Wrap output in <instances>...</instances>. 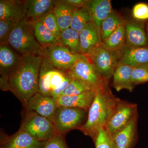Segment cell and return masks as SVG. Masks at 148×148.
<instances>
[{
	"label": "cell",
	"mask_w": 148,
	"mask_h": 148,
	"mask_svg": "<svg viewBox=\"0 0 148 148\" xmlns=\"http://www.w3.org/2000/svg\"><path fill=\"white\" fill-rule=\"evenodd\" d=\"M26 17L24 2L11 0L0 1V20L19 21Z\"/></svg>",
	"instance_id": "d6986e66"
},
{
	"label": "cell",
	"mask_w": 148,
	"mask_h": 148,
	"mask_svg": "<svg viewBox=\"0 0 148 148\" xmlns=\"http://www.w3.org/2000/svg\"><path fill=\"white\" fill-rule=\"evenodd\" d=\"M22 56L18 55L8 45L0 46V72L2 77L7 75L20 63Z\"/></svg>",
	"instance_id": "44dd1931"
},
{
	"label": "cell",
	"mask_w": 148,
	"mask_h": 148,
	"mask_svg": "<svg viewBox=\"0 0 148 148\" xmlns=\"http://www.w3.org/2000/svg\"><path fill=\"white\" fill-rule=\"evenodd\" d=\"M125 45L129 48L148 47V39L144 22L130 21L125 24Z\"/></svg>",
	"instance_id": "5bb4252c"
},
{
	"label": "cell",
	"mask_w": 148,
	"mask_h": 148,
	"mask_svg": "<svg viewBox=\"0 0 148 148\" xmlns=\"http://www.w3.org/2000/svg\"><path fill=\"white\" fill-rule=\"evenodd\" d=\"M20 128L37 140L44 142L47 141L56 131L50 119L33 111H25Z\"/></svg>",
	"instance_id": "52a82bcc"
},
{
	"label": "cell",
	"mask_w": 148,
	"mask_h": 148,
	"mask_svg": "<svg viewBox=\"0 0 148 148\" xmlns=\"http://www.w3.org/2000/svg\"><path fill=\"white\" fill-rule=\"evenodd\" d=\"M125 23L120 26L107 40L103 42V46L110 50H123L125 46Z\"/></svg>",
	"instance_id": "4316f807"
},
{
	"label": "cell",
	"mask_w": 148,
	"mask_h": 148,
	"mask_svg": "<svg viewBox=\"0 0 148 148\" xmlns=\"http://www.w3.org/2000/svg\"><path fill=\"white\" fill-rule=\"evenodd\" d=\"M92 140L95 148H116L111 136L105 129L99 130Z\"/></svg>",
	"instance_id": "1f68e13d"
},
{
	"label": "cell",
	"mask_w": 148,
	"mask_h": 148,
	"mask_svg": "<svg viewBox=\"0 0 148 148\" xmlns=\"http://www.w3.org/2000/svg\"><path fill=\"white\" fill-rule=\"evenodd\" d=\"M8 44L21 56H42V47L34 35L32 20L27 17L17 22L10 35Z\"/></svg>",
	"instance_id": "3957f363"
},
{
	"label": "cell",
	"mask_w": 148,
	"mask_h": 148,
	"mask_svg": "<svg viewBox=\"0 0 148 148\" xmlns=\"http://www.w3.org/2000/svg\"><path fill=\"white\" fill-rule=\"evenodd\" d=\"M88 111L83 109L58 107L53 115L55 131L65 136L74 129H79L87 121Z\"/></svg>",
	"instance_id": "5b68a950"
},
{
	"label": "cell",
	"mask_w": 148,
	"mask_h": 148,
	"mask_svg": "<svg viewBox=\"0 0 148 148\" xmlns=\"http://www.w3.org/2000/svg\"><path fill=\"white\" fill-rule=\"evenodd\" d=\"M58 107L53 98L38 92L30 98L24 108L25 111L35 112L52 121L54 113Z\"/></svg>",
	"instance_id": "7c38bea8"
},
{
	"label": "cell",
	"mask_w": 148,
	"mask_h": 148,
	"mask_svg": "<svg viewBox=\"0 0 148 148\" xmlns=\"http://www.w3.org/2000/svg\"><path fill=\"white\" fill-rule=\"evenodd\" d=\"M69 76V71L56 69L43 57L39 79V92L51 97L52 92L63 85Z\"/></svg>",
	"instance_id": "8992f818"
},
{
	"label": "cell",
	"mask_w": 148,
	"mask_h": 148,
	"mask_svg": "<svg viewBox=\"0 0 148 148\" xmlns=\"http://www.w3.org/2000/svg\"><path fill=\"white\" fill-rule=\"evenodd\" d=\"M69 72L73 77L84 82L97 90L108 87V81L104 79L98 74L86 56L79 60Z\"/></svg>",
	"instance_id": "30bf717a"
},
{
	"label": "cell",
	"mask_w": 148,
	"mask_h": 148,
	"mask_svg": "<svg viewBox=\"0 0 148 148\" xmlns=\"http://www.w3.org/2000/svg\"><path fill=\"white\" fill-rule=\"evenodd\" d=\"M122 50H110L103 45L94 49L87 56L98 74L109 81L120 63Z\"/></svg>",
	"instance_id": "277c9868"
},
{
	"label": "cell",
	"mask_w": 148,
	"mask_h": 148,
	"mask_svg": "<svg viewBox=\"0 0 148 148\" xmlns=\"http://www.w3.org/2000/svg\"><path fill=\"white\" fill-rule=\"evenodd\" d=\"M116 99L108 87L97 90L88 110L87 121L79 130L93 140L99 130L106 129L114 109Z\"/></svg>",
	"instance_id": "7a4b0ae2"
},
{
	"label": "cell",
	"mask_w": 148,
	"mask_h": 148,
	"mask_svg": "<svg viewBox=\"0 0 148 148\" xmlns=\"http://www.w3.org/2000/svg\"><path fill=\"white\" fill-rule=\"evenodd\" d=\"M132 81L135 86L148 82V69L134 68L132 71Z\"/></svg>",
	"instance_id": "e575fe53"
},
{
	"label": "cell",
	"mask_w": 148,
	"mask_h": 148,
	"mask_svg": "<svg viewBox=\"0 0 148 148\" xmlns=\"http://www.w3.org/2000/svg\"><path fill=\"white\" fill-rule=\"evenodd\" d=\"M146 31H147V36L148 39V22H147L146 24Z\"/></svg>",
	"instance_id": "8d00e7d4"
},
{
	"label": "cell",
	"mask_w": 148,
	"mask_h": 148,
	"mask_svg": "<svg viewBox=\"0 0 148 148\" xmlns=\"http://www.w3.org/2000/svg\"><path fill=\"white\" fill-rule=\"evenodd\" d=\"M60 40L61 45L69 49L72 53L82 54L79 32L69 28L61 32Z\"/></svg>",
	"instance_id": "484cf974"
},
{
	"label": "cell",
	"mask_w": 148,
	"mask_h": 148,
	"mask_svg": "<svg viewBox=\"0 0 148 148\" xmlns=\"http://www.w3.org/2000/svg\"><path fill=\"white\" fill-rule=\"evenodd\" d=\"M56 1L52 0H29L24 1L26 17L37 19L52 10Z\"/></svg>",
	"instance_id": "7402d4cb"
},
{
	"label": "cell",
	"mask_w": 148,
	"mask_h": 148,
	"mask_svg": "<svg viewBox=\"0 0 148 148\" xmlns=\"http://www.w3.org/2000/svg\"><path fill=\"white\" fill-rule=\"evenodd\" d=\"M96 91H89L78 95H62L55 100L58 107L76 108L88 111Z\"/></svg>",
	"instance_id": "e0dca14e"
},
{
	"label": "cell",
	"mask_w": 148,
	"mask_h": 148,
	"mask_svg": "<svg viewBox=\"0 0 148 148\" xmlns=\"http://www.w3.org/2000/svg\"><path fill=\"white\" fill-rule=\"evenodd\" d=\"M65 1L75 8L82 7L87 5L89 1L85 0H66Z\"/></svg>",
	"instance_id": "d590c367"
},
{
	"label": "cell",
	"mask_w": 148,
	"mask_h": 148,
	"mask_svg": "<svg viewBox=\"0 0 148 148\" xmlns=\"http://www.w3.org/2000/svg\"><path fill=\"white\" fill-rule=\"evenodd\" d=\"M81 52L88 56L103 42L101 34L92 23L79 32Z\"/></svg>",
	"instance_id": "2e32d148"
},
{
	"label": "cell",
	"mask_w": 148,
	"mask_h": 148,
	"mask_svg": "<svg viewBox=\"0 0 148 148\" xmlns=\"http://www.w3.org/2000/svg\"><path fill=\"white\" fill-rule=\"evenodd\" d=\"M97 90L94 87L84 82L72 77L69 84L62 92L60 96L78 95L87 91H97Z\"/></svg>",
	"instance_id": "f1b7e54d"
},
{
	"label": "cell",
	"mask_w": 148,
	"mask_h": 148,
	"mask_svg": "<svg viewBox=\"0 0 148 148\" xmlns=\"http://www.w3.org/2000/svg\"><path fill=\"white\" fill-rule=\"evenodd\" d=\"M35 19L41 22L57 38L60 40L61 32L58 27L55 15L53 12V10L43 16Z\"/></svg>",
	"instance_id": "f546056e"
},
{
	"label": "cell",
	"mask_w": 148,
	"mask_h": 148,
	"mask_svg": "<svg viewBox=\"0 0 148 148\" xmlns=\"http://www.w3.org/2000/svg\"><path fill=\"white\" fill-rule=\"evenodd\" d=\"M74 9L65 1H56L53 12L61 32L71 27Z\"/></svg>",
	"instance_id": "603a6c76"
},
{
	"label": "cell",
	"mask_w": 148,
	"mask_h": 148,
	"mask_svg": "<svg viewBox=\"0 0 148 148\" xmlns=\"http://www.w3.org/2000/svg\"><path fill=\"white\" fill-rule=\"evenodd\" d=\"M133 67L120 64L118 66L113 76L112 86L118 92L122 89H126L132 92L135 86L132 81Z\"/></svg>",
	"instance_id": "ffe728a7"
},
{
	"label": "cell",
	"mask_w": 148,
	"mask_h": 148,
	"mask_svg": "<svg viewBox=\"0 0 148 148\" xmlns=\"http://www.w3.org/2000/svg\"><path fill=\"white\" fill-rule=\"evenodd\" d=\"M133 18L138 21L148 20V5L140 3L134 6L132 10Z\"/></svg>",
	"instance_id": "836d02e7"
},
{
	"label": "cell",
	"mask_w": 148,
	"mask_h": 148,
	"mask_svg": "<svg viewBox=\"0 0 148 148\" xmlns=\"http://www.w3.org/2000/svg\"><path fill=\"white\" fill-rule=\"evenodd\" d=\"M65 136L55 131L46 141L42 148H70L66 143Z\"/></svg>",
	"instance_id": "d6a6232c"
},
{
	"label": "cell",
	"mask_w": 148,
	"mask_h": 148,
	"mask_svg": "<svg viewBox=\"0 0 148 148\" xmlns=\"http://www.w3.org/2000/svg\"><path fill=\"white\" fill-rule=\"evenodd\" d=\"M43 56H22L20 63L7 75L1 77L0 87L14 94L24 107L30 98L39 92V79Z\"/></svg>",
	"instance_id": "6da1fadb"
},
{
	"label": "cell",
	"mask_w": 148,
	"mask_h": 148,
	"mask_svg": "<svg viewBox=\"0 0 148 148\" xmlns=\"http://www.w3.org/2000/svg\"><path fill=\"white\" fill-rule=\"evenodd\" d=\"M125 22L121 16L113 10L101 25V33L102 41L107 40L120 26Z\"/></svg>",
	"instance_id": "d4e9b609"
},
{
	"label": "cell",
	"mask_w": 148,
	"mask_h": 148,
	"mask_svg": "<svg viewBox=\"0 0 148 148\" xmlns=\"http://www.w3.org/2000/svg\"><path fill=\"white\" fill-rule=\"evenodd\" d=\"M45 142L37 140L20 129L13 135L1 134L0 148H42Z\"/></svg>",
	"instance_id": "8fae6325"
},
{
	"label": "cell",
	"mask_w": 148,
	"mask_h": 148,
	"mask_svg": "<svg viewBox=\"0 0 148 148\" xmlns=\"http://www.w3.org/2000/svg\"><path fill=\"white\" fill-rule=\"evenodd\" d=\"M138 112L137 104L116 97L114 109L105 129L106 132L112 136L126 126Z\"/></svg>",
	"instance_id": "9c48e42d"
},
{
	"label": "cell",
	"mask_w": 148,
	"mask_h": 148,
	"mask_svg": "<svg viewBox=\"0 0 148 148\" xmlns=\"http://www.w3.org/2000/svg\"><path fill=\"white\" fill-rule=\"evenodd\" d=\"M87 7L91 22L101 35L102 23L113 10L111 1L109 0L89 1Z\"/></svg>",
	"instance_id": "ac0fdd59"
},
{
	"label": "cell",
	"mask_w": 148,
	"mask_h": 148,
	"mask_svg": "<svg viewBox=\"0 0 148 148\" xmlns=\"http://www.w3.org/2000/svg\"><path fill=\"white\" fill-rule=\"evenodd\" d=\"M18 21L10 19L0 20V42L1 45H8L9 37Z\"/></svg>",
	"instance_id": "4dcf8cb0"
},
{
	"label": "cell",
	"mask_w": 148,
	"mask_h": 148,
	"mask_svg": "<svg viewBox=\"0 0 148 148\" xmlns=\"http://www.w3.org/2000/svg\"><path fill=\"white\" fill-rule=\"evenodd\" d=\"M138 112L129 123L111 136L116 148H134L138 140Z\"/></svg>",
	"instance_id": "4fadbf2b"
},
{
	"label": "cell",
	"mask_w": 148,
	"mask_h": 148,
	"mask_svg": "<svg viewBox=\"0 0 148 148\" xmlns=\"http://www.w3.org/2000/svg\"><path fill=\"white\" fill-rule=\"evenodd\" d=\"M33 32L36 40L42 47L61 45V41L40 21L32 19Z\"/></svg>",
	"instance_id": "cb8c5ba5"
},
{
	"label": "cell",
	"mask_w": 148,
	"mask_h": 148,
	"mask_svg": "<svg viewBox=\"0 0 148 148\" xmlns=\"http://www.w3.org/2000/svg\"><path fill=\"white\" fill-rule=\"evenodd\" d=\"M120 64L133 68L148 69V47L129 48L125 45L123 49Z\"/></svg>",
	"instance_id": "9a60e30c"
},
{
	"label": "cell",
	"mask_w": 148,
	"mask_h": 148,
	"mask_svg": "<svg viewBox=\"0 0 148 148\" xmlns=\"http://www.w3.org/2000/svg\"><path fill=\"white\" fill-rule=\"evenodd\" d=\"M91 23V17L87 5L75 8L70 28L79 33Z\"/></svg>",
	"instance_id": "83f0119b"
},
{
	"label": "cell",
	"mask_w": 148,
	"mask_h": 148,
	"mask_svg": "<svg viewBox=\"0 0 148 148\" xmlns=\"http://www.w3.org/2000/svg\"><path fill=\"white\" fill-rule=\"evenodd\" d=\"M42 56L55 68L68 71L79 60L85 56L82 54H74L61 45L42 47Z\"/></svg>",
	"instance_id": "ba28073f"
}]
</instances>
